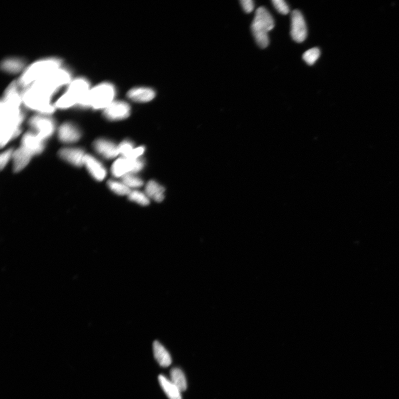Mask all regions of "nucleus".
Returning a JSON list of instances; mask_svg holds the SVG:
<instances>
[{
	"mask_svg": "<svg viewBox=\"0 0 399 399\" xmlns=\"http://www.w3.org/2000/svg\"><path fill=\"white\" fill-rule=\"evenodd\" d=\"M72 80L70 71L60 68L25 88L22 93L23 104L40 114L50 115L56 110L52 97Z\"/></svg>",
	"mask_w": 399,
	"mask_h": 399,
	"instance_id": "f257e3e1",
	"label": "nucleus"
},
{
	"mask_svg": "<svg viewBox=\"0 0 399 399\" xmlns=\"http://www.w3.org/2000/svg\"><path fill=\"white\" fill-rule=\"evenodd\" d=\"M18 82L11 83L4 93L1 101V147L21 133V125L25 117L21 110L22 92Z\"/></svg>",
	"mask_w": 399,
	"mask_h": 399,
	"instance_id": "f03ea898",
	"label": "nucleus"
},
{
	"mask_svg": "<svg viewBox=\"0 0 399 399\" xmlns=\"http://www.w3.org/2000/svg\"><path fill=\"white\" fill-rule=\"evenodd\" d=\"M62 60L50 57L38 60L27 67L20 76L18 83L21 88H26L44 76L62 67Z\"/></svg>",
	"mask_w": 399,
	"mask_h": 399,
	"instance_id": "7ed1b4c3",
	"label": "nucleus"
},
{
	"mask_svg": "<svg viewBox=\"0 0 399 399\" xmlns=\"http://www.w3.org/2000/svg\"><path fill=\"white\" fill-rule=\"evenodd\" d=\"M90 83L84 77L72 80L68 84L67 90L55 104L56 108L67 110L72 107L78 106L86 98L91 90Z\"/></svg>",
	"mask_w": 399,
	"mask_h": 399,
	"instance_id": "20e7f679",
	"label": "nucleus"
},
{
	"mask_svg": "<svg viewBox=\"0 0 399 399\" xmlns=\"http://www.w3.org/2000/svg\"><path fill=\"white\" fill-rule=\"evenodd\" d=\"M115 86L110 82H103L91 88L86 98L79 106L94 110H104L114 101Z\"/></svg>",
	"mask_w": 399,
	"mask_h": 399,
	"instance_id": "39448f33",
	"label": "nucleus"
},
{
	"mask_svg": "<svg viewBox=\"0 0 399 399\" xmlns=\"http://www.w3.org/2000/svg\"><path fill=\"white\" fill-rule=\"evenodd\" d=\"M275 22L271 14L264 7L256 10L251 25V30L256 41L261 48L267 47L269 44L268 32L271 31Z\"/></svg>",
	"mask_w": 399,
	"mask_h": 399,
	"instance_id": "423d86ee",
	"label": "nucleus"
},
{
	"mask_svg": "<svg viewBox=\"0 0 399 399\" xmlns=\"http://www.w3.org/2000/svg\"><path fill=\"white\" fill-rule=\"evenodd\" d=\"M29 124L36 134L44 141L50 138L56 130L55 120L49 115L39 114L32 116Z\"/></svg>",
	"mask_w": 399,
	"mask_h": 399,
	"instance_id": "0eeeda50",
	"label": "nucleus"
},
{
	"mask_svg": "<svg viewBox=\"0 0 399 399\" xmlns=\"http://www.w3.org/2000/svg\"><path fill=\"white\" fill-rule=\"evenodd\" d=\"M144 163L142 159H130L120 158L113 164L111 171L115 177H122L127 174H132L142 170Z\"/></svg>",
	"mask_w": 399,
	"mask_h": 399,
	"instance_id": "6e6552de",
	"label": "nucleus"
},
{
	"mask_svg": "<svg viewBox=\"0 0 399 399\" xmlns=\"http://www.w3.org/2000/svg\"><path fill=\"white\" fill-rule=\"evenodd\" d=\"M291 35L294 41L298 43L304 42L307 38V26L300 11L294 10L292 13Z\"/></svg>",
	"mask_w": 399,
	"mask_h": 399,
	"instance_id": "1a4fd4ad",
	"label": "nucleus"
},
{
	"mask_svg": "<svg viewBox=\"0 0 399 399\" xmlns=\"http://www.w3.org/2000/svg\"><path fill=\"white\" fill-rule=\"evenodd\" d=\"M131 107L126 102L114 100L104 110L103 114L107 119L120 120L126 119L130 115Z\"/></svg>",
	"mask_w": 399,
	"mask_h": 399,
	"instance_id": "9d476101",
	"label": "nucleus"
},
{
	"mask_svg": "<svg viewBox=\"0 0 399 399\" xmlns=\"http://www.w3.org/2000/svg\"><path fill=\"white\" fill-rule=\"evenodd\" d=\"M45 141L36 134L34 132H27L22 137L21 147L26 149L32 155L41 153L45 147Z\"/></svg>",
	"mask_w": 399,
	"mask_h": 399,
	"instance_id": "9b49d317",
	"label": "nucleus"
},
{
	"mask_svg": "<svg viewBox=\"0 0 399 399\" xmlns=\"http://www.w3.org/2000/svg\"><path fill=\"white\" fill-rule=\"evenodd\" d=\"M58 138L64 143H74L80 139L81 132L75 124L71 122L64 123L60 126L58 131Z\"/></svg>",
	"mask_w": 399,
	"mask_h": 399,
	"instance_id": "f8f14e48",
	"label": "nucleus"
},
{
	"mask_svg": "<svg viewBox=\"0 0 399 399\" xmlns=\"http://www.w3.org/2000/svg\"><path fill=\"white\" fill-rule=\"evenodd\" d=\"M58 154L63 160L77 167L83 166L86 155L83 149L77 148L61 149Z\"/></svg>",
	"mask_w": 399,
	"mask_h": 399,
	"instance_id": "ddd939ff",
	"label": "nucleus"
},
{
	"mask_svg": "<svg viewBox=\"0 0 399 399\" xmlns=\"http://www.w3.org/2000/svg\"><path fill=\"white\" fill-rule=\"evenodd\" d=\"M89 172L96 181H101L106 178L107 171L99 161L90 154H86L84 164Z\"/></svg>",
	"mask_w": 399,
	"mask_h": 399,
	"instance_id": "4468645a",
	"label": "nucleus"
},
{
	"mask_svg": "<svg viewBox=\"0 0 399 399\" xmlns=\"http://www.w3.org/2000/svg\"><path fill=\"white\" fill-rule=\"evenodd\" d=\"M94 147L99 154L108 159L115 158L119 154L118 146L107 139H99L95 140Z\"/></svg>",
	"mask_w": 399,
	"mask_h": 399,
	"instance_id": "2eb2a0df",
	"label": "nucleus"
},
{
	"mask_svg": "<svg viewBox=\"0 0 399 399\" xmlns=\"http://www.w3.org/2000/svg\"><path fill=\"white\" fill-rule=\"evenodd\" d=\"M155 96V93L152 89L142 87L133 88L127 94L129 99L141 103L150 102Z\"/></svg>",
	"mask_w": 399,
	"mask_h": 399,
	"instance_id": "dca6fc26",
	"label": "nucleus"
},
{
	"mask_svg": "<svg viewBox=\"0 0 399 399\" xmlns=\"http://www.w3.org/2000/svg\"><path fill=\"white\" fill-rule=\"evenodd\" d=\"M32 156L33 155L22 147L14 151L13 156L14 171L19 172L21 171L29 164Z\"/></svg>",
	"mask_w": 399,
	"mask_h": 399,
	"instance_id": "f3484780",
	"label": "nucleus"
},
{
	"mask_svg": "<svg viewBox=\"0 0 399 399\" xmlns=\"http://www.w3.org/2000/svg\"><path fill=\"white\" fill-rule=\"evenodd\" d=\"M152 348L155 360L161 366L167 368L171 365L172 361L170 354L160 342L155 341L153 342Z\"/></svg>",
	"mask_w": 399,
	"mask_h": 399,
	"instance_id": "a211bd4d",
	"label": "nucleus"
},
{
	"mask_svg": "<svg viewBox=\"0 0 399 399\" xmlns=\"http://www.w3.org/2000/svg\"><path fill=\"white\" fill-rule=\"evenodd\" d=\"M25 64V61L22 58H8L3 60L1 68L2 70L7 73L15 74L22 71Z\"/></svg>",
	"mask_w": 399,
	"mask_h": 399,
	"instance_id": "6ab92c4d",
	"label": "nucleus"
},
{
	"mask_svg": "<svg viewBox=\"0 0 399 399\" xmlns=\"http://www.w3.org/2000/svg\"><path fill=\"white\" fill-rule=\"evenodd\" d=\"M158 378L161 386L169 399H182L180 391L171 381L169 380L162 375H160Z\"/></svg>",
	"mask_w": 399,
	"mask_h": 399,
	"instance_id": "aec40b11",
	"label": "nucleus"
},
{
	"mask_svg": "<svg viewBox=\"0 0 399 399\" xmlns=\"http://www.w3.org/2000/svg\"><path fill=\"white\" fill-rule=\"evenodd\" d=\"M165 189L155 181H149L146 188V194L156 202H162L164 199Z\"/></svg>",
	"mask_w": 399,
	"mask_h": 399,
	"instance_id": "412c9836",
	"label": "nucleus"
},
{
	"mask_svg": "<svg viewBox=\"0 0 399 399\" xmlns=\"http://www.w3.org/2000/svg\"><path fill=\"white\" fill-rule=\"evenodd\" d=\"M171 382L180 392H184L187 389L186 378L182 370L179 368H174L171 370Z\"/></svg>",
	"mask_w": 399,
	"mask_h": 399,
	"instance_id": "4be33fe9",
	"label": "nucleus"
},
{
	"mask_svg": "<svg viewBox=\"0 0 399 399\" xmlns=\"http://www.w3.org/2000/svg\"><path fill=\"white\" fill-rule=\"evenodd\" d=\"M108 186L112 191L119 195H128L131 192V189L123 182L115 180H109Z\"/></svg>",
	"mask_w": 399,
	"mask_h": 399,
	"instance_id": "5701e85b",
	"label": "nucleus"
},
{
	"mask_svg": "<svg viewBox=\"0 0 399 399\" xmlns=\"http://www.w3.org/2000/svg\"><path fill=\"white\" fill-rule=\"evenodd\" d=\"M128 197L130 200L142 205V206H147L149 204V197L147 194L139 191H131L130 194L128 195Z\"/></svg>",
	"mask_w": 399,
	"mask_h": 399,
	"instance_id": "b1692460",
	"label": "nucleus"
},
{
	"mask_svg": "<svg viewBox=\"0 0 399 399\" xmlns=\"http://www.w3.org/2000/svg\"><path fill=\"white\" fill-rule=\"evenodd\" d=\"M321 52L319 48H313L304 52L303 59L309 65L312 66L319 58Z\"/></svg>",
	"mask_w": 399,
	"mask_h": 399,
	"instance_id": "393cba45",
	"label": "nucleus"
},
{
	"mask_svg": "<svg viewBox=\"0 0 399 399\" xmlns=\"http://www.w3.org/2000/svg\"><path fill=\"white\" fill-rule=\"evenodd\" d=\"M122 182L130 189L142 187L143 181L133 174H127L122 177Z\"/></svg>",
	"mask_w": 399,
	"mask_h": 399,
	"instance_id": "a878e982",
	"label": "nucleus"
},
{
	"mask_svg": "<svg viewBox=\"0 0 399 399\" xmlns=\"http://www.w3.org/2000/svg\"><path fill=\"white\" fill-rule=\"evenodd\" d=\"M134 149V145L128 140L124 141L118 146L119 154L126 158L130 156Z\"/></svg>",
	"mask_w": 399,
	"mask_h": 399,
	"instance_id": "bb28decb",
	"label": "nucleus"
},
{
	"mask_svg": "<svg viewBox=\"0 0 399 399\" xmlns=\"http://www.w3.org/2000/svg\"><path fill=\"white\" fill-rule=\"evenodd\" d=\"M272 2L273 6L280 14L287 15L289 13V7L287 4L283 0H273Z\"/></svg>",
	"mask_w": 399,
	"mask_h": 399,
	"instance_id": "cd10ccee",
	"label": "nucleus"
},
{
	"mask_svg": "<svg viewBox=\"0 0 399 399\" xmlns=\"http://www.w3.org/2000/svg\"><path fill=\"white\" fill-rule=\"evenodd\" d=\"M14 152L13 149H10L2 153L0 156V167L1 170L6 167L8 162L13 156Z\"/></svg>",
	"mask_w": 399,
	"mask_h": 399,
	"instance_id": "c85d7f7f",
	"label": "nucleus"
},
{
	"mask_svg": "<svg viewBox=\"0 0 399 399\" xmlns=\"http://www.w3.org/2000/svg\"><path fill=\"white\" fill-rule=\"evenodd\" d=\"M146 150L144 147H139L134 149L130 156L128 157V159L135 160L139 159L140 157L142 156Z\"/></svg>",
	"mask_w": 399,
	"mask_h": 399,
	"instance_id": "c756f323",
	"label": "nucleus"
},
{
	"mask_svg": "<svg viewBox=\"0 0 399 399\" xmlns=\"http://www.w3.org/2000/svg\"><path fill=\"white\" fill-rule=\"evenodd\" d=\"M240 3L246 13L247 14L252 13L254 9V3L252 0H242Z\"/></svg>",
	"mask_w": 399,
	"mask_h": 399,
	"instance_id": "7c9ffc66",
	"label": "nucleus"
}]
</instances>
